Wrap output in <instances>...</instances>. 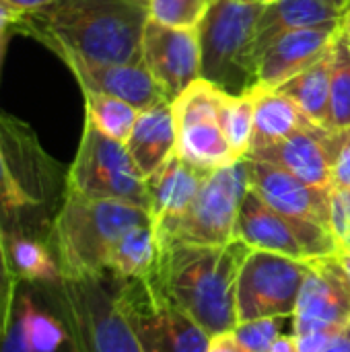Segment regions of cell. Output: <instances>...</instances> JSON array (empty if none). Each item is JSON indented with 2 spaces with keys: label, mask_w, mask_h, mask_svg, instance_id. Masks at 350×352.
<instances>
[{
  "label": "cell",
  "mask_w": 350,
  "mask_h": 352,
  "mask_svg": "<svg viewBox=\"0 0 350 352\" xmlns=\"http://www.w3.org/2000/svg\"><path fill=\"white\" fill-rule=\"evenodd\" d=\"M146 4L136 0H56L27 12L17 31L47 45L56 56L70 54L95 64L142 62Z\"/></svg>",
  "instance_id": "obj_1"
},
{
  "label": "cell",
  "mask_w": 350,
  "mask_h": 352,
  "mask_svg": "<svg viewBox=\"0 0 350 352\" xmlns=\"http://www.w3.org/2000/svg\"><path fill=\"white\" fill-rule=\"evenodd\" d=\"M151 276L159 291L182 307L210 338L237 326L235 291L252 248L235 237L223 245L165 243Z\"/></svg>",
  "instance_id": "obj_2"
},
{
  "label": "cell",
  "mask_w": 350,
  "mask_h": 352,
  "mask_svg": "<svg viewBox=\"0 0 350 352\" xmlns=\"http://www.w3.org/2000/svg\"><path fill=\"white\" fill-rule=\"evenodd\" d=\"M60 182V165L41 148L33 130L0 113V227L6 239H47L62 204Z\"/></svg>",
  "instance_id": "obj_3"
},
{
  "label": "cell",
  "mask_w": 350,
  "mask_h": 352,
  "mask_svg": "<svg viewBox=\"0 0 350 352\" xmlns=\"http://www.w3.org/2000/svg\"><path fill=\"white\" fill-rule=\"evenodd\" d=\"M151 221L149 210L140 206L93 200L66 190L45 241L62 278L107 276V260L118 239Z\"/></svg>",
  "instance_id": "obj_4"
},
{
  "label": "cell",
  "mask_w": 350,
  "mask_h": 352,
  "mask_svg": "<svg viewBox=\"0 0 350 352\" xmlns=\"http://www.w3.org/2000/svg\"><path fill=\"white\" fill-rule=\"evenodd\" d=\"M264 6L217 0L200 23L202 78L229 95L256 85V37Z\"/></svg>",
  "instance_id": "obj_5"
},
{
  "label": "cell",
  "mask_w": 350,
  "mask_h": 352,
  "mask_svg": "<svg viewBox=\"0 0 350 352\" xmlns=\"http://www.w3.org/2000/svg\"><path fill=\"white\" fill-rule=\"evenodd\" d=\"M74 352H142L116 305L111 276L62 278L50 285Z\"/></svg>",
  "instance_id": "obj_6"
},
{
  "label": "cell",
  "mask_w": 350,
  "mask_h": 352,
  "mask_svg": "<svg viewBox=\"0 0 350 352\" xmlns=\"http://www.w3.org/2000/svg\"><path fill=\"white\" fill-rule=\"evenodd\" d=\"M248 192V159L208 173L194 202L175 219L155 225L159 245H223L237 237L241 200Z\"/></svg>",
  "instance_id": "obj_7"
},
{
  "label": "cell",
  "mask_w": 350,
  "mask_h": 352,
  "mask_svg": "<svg viewBox=\"0 0 350 352\" xmlns=\"http://www.w3.org/2000/svg\"><path fill=\"white\" fill-rule=\"evenodd\" d=\"M116 305L130 324L142 352H206L210 336L173 301L155 280L113 278Z\"/></svg>",
  "instance_id": "obj_8"
},
{
  "label": "cell",
  "mask_w": 350,
  "mask_h": 352,
  "mask_svg": "<svg viewBox=\"0 0 350 352\" xmlns=\"http://www.w3.org/2000/svg\"><path fill=\"white\" fill-rule=\"evenodd\" d=\"M93 200H118L149 210L146 177L124 142L101 134L85 120L76 157L66 171V188Z\"/></svg>",
  "instance_id": "obj_9"
},
{
  "label": "cell",
  "mask_w": 350,
  "mask_h": 352,
  "mask_svg": "<svg viewBox=\"0 0 350 352\" xmlns=\"http://www.w3.org/2000/svg\"><path fill=\"white\" fill-rule=\"evenodd\" d=\"M291 320L299 352H320L350 324V285L334 254L307 260Z\"/></svg>",
  "instance_id": "obj_10"
},
{
  "label": "cell",
  "mask_w": 350,
  "mask_h": 352,
  "mask_svg": "<svg viewBox=\"0 0 350 352\" xmlns=\"http://www.w3.org/2000/svg\"><path fill=\"white\" fill-rule=\"evenodd\" d=\"M223 99L225 91L200 76L171 101L177 155L202 171H215L241 161L221 124Z\"/></svg>",
  "instance_id": "obj_11"
},
{
  "label": "cell",
  "mask_w": 350,
  "mask_h": 352,
  "mask_svg": "<svg viewBox=\"0 0 350 352\" xmlns=\"http://www.w3.org/2000/svg\"><path fill=\"white\" fill-rule=\"evenodd\" d=\"M237 237L252 250L272 252L303 262L332 256L342 248V243L328 227L283 214L268 206L250 188L241 200Z\"/></svg>",
  "instance_id": "obj_12"
},
{
  "label": "cell",
  "mask_w": 350,
  "mask_h": 352,
  "mask_svg": "<svg viewBox=\"0 0 350 352\" xmlns=\"http://www.w3.org/2000/svg\"><path fill=\"white\" fill-rule=\"evenodd\" d=\"M305 274L307 260L252 250L237 278V324L260 318H291Z\"/></svg>",
  "instance_id": "obj_13"
},
{
  "label": "cell",
  "mask_w": 350,
  "mask_h": 352,
  "mask_svg": "<svg viewBox=\"0 0 350 352\" xmlns=\"http://www.w3.org/2000/svg\"><path fill=\"white\" fill-rule=\"evenodd\" d=\"M0 352H74L50 285L21 283Z\"/></svg>",
  "instance_id": "obj_14"
},
{
  "label": "cell",
  "mask_w": 350,
  "mask_h": 352,
  "mask_svg": "<svg viewBox=\"0 0 350 352\" xmlns=\"http://www.w3.org/2000/svg\"><path fill=\"white\" fill-rule=\"evenodd\" d=\"M142 62L173 101L202 76L200 31L146 21L142 31Z\"/></svg>",
  "instance_id": "obj_15"
},
{
  "label": "cell",
  "mask_w": 350,
  "mask_h": 352,
  "mask_svg": "<svg viewBox=\"0 0 350 352\" xmlns=\"http://www.w3.org/2000/svg\"><path fill=\"white\" fill-rule=\"evenodd\" d=\"M248 188L274 210L330 229L332 188L309 186L289 171L256 159H248Z\"/></svg>",
  "instance_id": "obj_16"
},
{
  "label": "cell",
  "mask_w": 350,
  "mask_h": 352,
  "mask_svg": "<svg viewBox=\"0 0 350 352\" xmlns=\"http://www.w3.org/2000/svg\"><path fill=\"white\" fill-rule=\"evenodd\" d=\"M340 25L342 21L295 29L268 41L258 54L256 85L264 89H278L283 82L311 66L332 47Z\"/></svg>",
  "instance_id": "obj_17"
},
{
  "label": "cell",
  "mask_w": 350,
  "mask_h": 352,
  "mask_svg": "<svg viewBox=\"0 0 350 352\" xmlns=\"http://www.w3.org/2000/svg\"><path fill=\"white\" fill-rule=\"evenodd\" d=\"M58 58L70 68V72L74 74L83 91L118 97L134 105L140 111L157 103L171 101L165 89L153 76V72L144 66V62L95 64V62H87L83 58L70 56V54H62Z\"/></svg>",
  "instance_id": "obj_18"
},
{
  "label": "cell",
  "mask_w": 350,
  "mask_h": 352,
  "mask_svg": "<svg viewBox=\"0 0 350 352\" xmlns=\"http://www.w3.org/2000/svg\"><path fill=\"white\" fill-rule=\"evenodd\" d=\"M332 132L309 126L281 142L254 148L248 159L272 163L309 186L332 188Z\"/></svg>",
  "instance_id": "obj_19"
},
{
  "label": "cell",
  "mask_w": 350,
  "mask_h": 352,
  "mask_svg": "<svg viewBox=\"0 0 350 352\" xmlns=\"http://www.w3.org/2000/svg\"><path fill=\"white\" fill-rule=\"evenodd\" d=\"M208 173L210 171L194 167L175 153L153 175H149L146 190L149 214L153 219V225H161L169 219L179 217L194 202Z\"/></svg>",
  "instance_id": "obj_20"
},
{
  "label": "cell",
  "mask_w": 350,
  "mask_h": 352,
  "mask_svg": "<svg viewBox=\"0 0 350 352\" xmlns=\"http://www.w3.org/2000/svg\"><path fill=\"white\" fill-rule=\"evenodd\" d=\"M126 148L144 177L153 175L177 153V128L171 101L157 103L138 113Z\"/></svg>",
  "instance_id": "obj_21"
},
{
  "label": "cell",
  "mask_w": 350,
  "mask_h": 352,
  "mask_svg": "<svg viewBox=\"0 0 350 352\" xmlns=\"http://www.w3.org/2000/svg\"><path fill=\"white\" fill-rule=\"evenodd\" d=\"M347 10L349 0H276L274 4L264 6L258 23L256 58L274 37L295 29L340 23Z\"/></svg>",
  "instance_id": "obj_22"
},
{
  "label": "cell",
  "mask_w": 350,
  "mask_h": 352,
  "mask_svg": "<svg viewBox=\"0 0 350 352\" xmlns=\"http://www.w3.org/2000/svg\"><path fill=\"white\" fill-rule=\"evenodd\" d=\"M252 91H254V101H256L252 151L281 142V140L289 138L291 134L314 126L303 116L299 105L285 93H281L276 89H264L258 85H254Z\"/></svg>",
  "instance_id": "obj_23"
},
{
  "label": "cell",
  "mask_w": 350,
  "mask_h": 352,
  "mask_svg": "<svg viewBox=\"0 0 350 352\" xmlns=\"http://www.w3.org/2000/svg\"><path fill=\"white\" fill-rule=\"evenodd\" d=\"M330 76L332 47L311 66L283 82L276 91L291 97L314 126L330 130Z\"/></svg>",
  "instance_id": "obj_24"
},
{
  "label": "cell",
  "mask_w": 350,
  "mask_h": 352,
  "mask_svg": "<svg viewBox=\"0 0 350 352\" xmlns=\"http://www.w3.org/2000/svg\"><path fill=\"white\" fill-rule=\"evenodd\" d=\"M159 254L161 248L153 221L136 225L126 231L113 245L107 260V276L116 280L149 278L157 270Z\"/></svg>",
  "instance_id": "obj_25"
},
{
  "label": "cell",
  "mask_w": 350,
  "mask_h": 352,
  "mask_svg": "<svg viewBox=\"0 0 350 352\" xmlns=\"http://www.w3.org/2000/svg\"><path fill=\"white\" fill-rule=\"evenodd\" d=\"M8 256L12 270L21 283L29 285H56L62 280L58 262L45 239L39 237H8Z\"/></svg>",
  "instance_id": "obj_26"
},
{
  "label": "cell",
  "mask_w": 350,
  "mask_h": 352,
  "mask_svg": "<svg viewBox=\"0 0 350 352\" xmlns=\"http://www.w3.org/2000/svg\"><path fill=\"white\" fill-rule=\"evenodd\" d=\"M83 95H85V120H89L101 134L126 144L138 120L140 109L111 95L93 93V91H83Z\"/></svg>",
  "instance_id": "obj_27"
},
{
  "label": "cell",
  "mask_w": 350,
  "mask_h": 352,
  "mask_svg": "<svg viewBox=\"0 0 350 352\" xmlns=\"http://www.w3.org/2000/svg\"><path fill=\"white\" fill-rule=\"evenodd\" d=\"M342 130H350V35L340 25L332 43L330 132Z\"/></svg>",
  "instance_id": "obj_28"
},
{
  "label": "cell",
  "mask_w": 350,
  "mask_h": 352,
  "mask_svg": "<svg viewBox=\"0 0 350 352\" xmlns=\"http://www.w3.org/2000/svg\"><path fill=\"white\" fill-rule=\"evenodd\" d=\"M254 91H245L241 95H229L225 93L223 99V111H221V124L227 134V140L231 142L233 151L239 159H245L252 151L254 142Z\"/></svg>",
  "instance_id": "obj_29"
},
{
  "label": "cell",
  "mask_w": 350,
  "mask_h": 352,
  "mask_svg": "<svg viewBox=\"0 0 350 352\" xmlns=\"http://www.w3.org/2000/svg\"><path fill=\"white\" fill-rule=\"evenodd\" d=\"M217 0H149V19L177 29H196Z\"/></svg>",
  "instance_id": "obj_30"
},
{
  "label": "cell",
  "mask_w": 350,
  "mask_h": 352,
  "mask_svg": "<svg viewBox=\"0 0 350 352\" xmlns=\"http://www.w3.org/2000/svg\"><path fill=\"white\" fill-rule=\"evenodd\" d=\"M287 318H260L250 322H239L233 328L237 342L250 352H268L276 338L283 334V322Z\"/></svg>",
  "instance_id": "obj_31"
},
{
  "label": "cell",
  "mask_w": 350,
  "mask_h": 352,
  "mask_svg": "<svg viewBox=\"0 0 350 352\" xmlns=\"http://www.w3.org/2000/svg\"><path fill=\"white\" fill-rule=\"evenodd\" d=\"M19 285H21V280L17 278V274L12 270L6 235L0 227V334H4V330L10 324Z\"/></svg>",
  "instance_id": "obj_32"
},
{
  "label": "cell",
  "mask_w": 350,
  "mask_h": 352,
  "mask_svg": "<svg viewBox=\"0 0 350 352\" xmlns=\"http://www.w3.org/2000/svg\"><path fill=\"white\" fill-rule=\"evenodd\" d=\"M332 188L350 190V130L332 132Z\"/></svg>",
  "instance_id": "obj_33"
},
{
  "label": "cell",
  "mask_w": 350,
  "mask_h": 352,
  "mask_svg": "<svg viewBox=\"0 0 350 352\" xmlns=\"http://www.w3.org/2000/svg\"><path fill=\"white\" fill-rule=\"evenodd\" d=\"M330 229L344 245L350 237V190L332 188L330 198Z\"/></svg>",
  "instance_id": "obj_34"
},
{
  "label": "cell",
  "mask_w": 350,
  "mask_h": 352,
  "mask_svg": "<svg viewBox=\"0 0 350 352\" xmlns=\"http://www.w3.org/2000/svg\"><path fill=\"white\" fill-rule=\"evenodd\" d=\"M25 10L14 6L10 0H0V31L2 29H12L17 33V27L25 19Z\"/></svg>",
  "instance_id": "obj_35"
},
{
  "label": "cell",
  "mask_w": 350,
  "mask_h": 352,
  "mask_svg": "<svg viewBox=\"0 0 350 352\" xmlns=\"http://www.w3.org/2000/svg\"><path fill=\"white\" fill-rule=\"evenodd\" d=\"M206 352H250L245 351L237 338L233 336V332H227V334H219V336H212L210 338V344H208V351Z\"/></svg>",
  "instance_id": "obj_36"
},
{
  "label": "cell",
  "mask_w": 350,
  "mask_h": 352,
  "mask_svg": "<svg viewBox=\"0 0 350 352\" xmlns=\"http://www.w3.org/2000/svg\"><path fill=\"white\" fill-rule=\"evenodd\" d=\"M320 352H350V324L342 332H338Z\"/></svg>",
  "instance_id": "obj_37"
},
{
  "label": "cell",
  "mask_w": 350,
  "mask_h": 352,
  "mask_svg": "<svg viewBox=\"0 0 350 352\" xmlns=\"http://www.w3.org/2000/svg\"><path fill=\"white\" fill-rule=\"evenodd\" d=\"M268 352H299V344H297L295 334H291V336L281 334V336L276 338V342L272 344V349Z\"/></svg>",
  "instance_id": "obj_38"
},
{
  "label": "cell",
  "mask_w": 350,
  "mask_h": 352,
  "mask_svg": "<svg viewBox=\"0 0 350 352\" xmlns=\"http://www.w3.org/2000/svg\"><path fill=\"white\" fill-rule=\"evenodd\" d=\"M14 6H19V8H23L25 12H35V10H39V8H43V6H50L52 2H56V0H10Z\"/></svg>",
  "instance_id": "obj_39"
},
{
  "label": "cell",
  "mask_w": 350,
  "mask_h": 352,
  "mask_svg": "<svg viewBox=\"0 0 350 352\" xmlns=\"http://www.w3.org/2000/svg\"><path fill=\"white\" fill-rule=\"evenodd\" d=\"M334 256H336V260H338V264H340V268H342V272H344V276H347L350 285V250L347 245H342Z\"/></svg>",
  "instance_id": "obj_40"
},
{
  "label": "cell",
  "mask_w": 350,
  "mask_h": 352,
  "mask_svg": "<svg viewBox=\"0 0 350 352\" xmlns=\"http://www.w3.org/2000/svg\"><path fill=\"white\" fill-rule=\"evenodd\" d=\"M12 29H2L0 31V72H2V62H4V54H6V45L12 37Z\"/></svg>",
  "instance_id": "obj_41"
},
{
  "label": "cell",
  "mask_w": 350,
  "mask_h": 352,
  "mask_svg": "<svg viewBox=\"0 0 350 352\" xmlns=\"http://www.w3.org/2000/svg\"><path fill=\"white\" fill-rule=\"evenodd\" d=\"M235 2H241V4H258V6H268V4H274L276 0H235Z\"/></svg>",
  "instance_id": "obj_42"
},
{
  "label": "cell",
  "mask_w": 350,
  "mask_h": 352,
  "mask_svg": "<svg viewBox=\"0 0 350 352\" xmlns=\"http://www.w3.org/2000/svg\"><path fill=\"white\" fill-rule=\"evenodd\" d=\"M342 29L347 31L350 35V8L347 10V14H344V19H342Z\"/></svg>",
  "instance_id": "obj_43"
},
{
  "label": "cell",
  "mask_w": 350,
  "mask_h": 352,
  "mask_svg": "<svg viewBox=\"0 0 350 352\" xmlns=\"http://www.w3.org/2000/svg\"><path fill=\"white\" fill-rule=\"evenodd\" d=\"M344 245H347V248H349V250H350V237H349V239H347V241H344Z\"/></svg>",
  "instance_id": "obj_44"
},
{
  "label": "cell",
  "mask_w": 350,
  "mask_h": 352,
  "mask_svg": "<svg viewBox=\"0 0 350 352\" xmlns=\"http://www.w3.org/2000/svg\"><path fill=\"white\" fill-rule=\"evenodd\" d=\"M136 2H140V4H149V0H136Z\"/></svg>",
  "instance_id": "obj_45"
},
{
  "label": "cell",
  "mask_w": 350,
  "mask_h": 352,
  "mask_svg": "<svg viewBox=\"0 0 350 352\" xmlns=\"http://www.w3.org/2000/svg\"><path fill=\"white\" fill-rule=\"evenodd\" d=\"M349 8H350V0H349Z\"/></svg>",
  "instance_id": "obj_46"
}]
</instances>
